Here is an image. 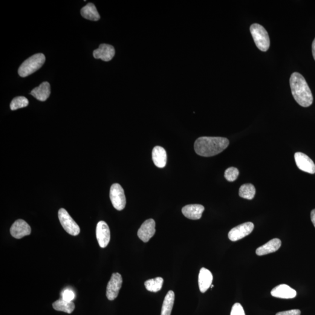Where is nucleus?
<instances>
[{
  "label": "nucleus",
  "instance_id": "1",
  "mask_svg": "<svg viewBox=\"0 0 315 315\" xmlns=\"http://www.w3.org/2000/svg\"><path fill=\"white\" fill-rule=\"evenodd\" d=\"M227 138L219 137H201L195 143V150L199 155L204 157H213L219 154L229 146Z\"/></svg>",
  "mask_w": 315,
  "mask_h": 315
},
{
  "label": "nucleus",
  "instance_id": "2",
  "mask_svg": "<svg viewBox=\"0 0 315 315\" xmlns=\"http://www.w3.org/2000/svg\"><path fill=\"white\" fill-rule=\"evenodd\" d=\"M292 94L300 106H310L313 103V95L305 78L298 73L292 74L290 80Z\"/></svg>",
  "mask_w": 315,
  "mask_h": 315
},
{
  "label": "nucleus",
  "instance_id": "3",
  "mask_svg": "<svg viewBox=\"0 0 315 315\" xmlns=\"http://www.w3.org/2000/svg\"><path fill=\"white\" fill-rule=\"evenodd\" d=\"M45 55L37 53L26 60L18 69V74L21 77H26L33 74L42 67L45 62Z\"/></svg>",
  "mask_w": 315,
  "mask_h": 315
},
{
  "label": "nucleus",
  "instance_id": "4",
  "mask_svg": "<svg viewBox=\"0 0 315 315\" xmlns=\"http://www.w3.org/2000/svg\"><path fill=\"white\" fill-rule=\"evenodd\" d=\"M250 31L254 42L259 50L267 51L270 48V41L269 36L265 28L258 24H253L250 26Z\"/></svg>",
  "mask_w": 315,
  "mask_h": 315
},
{
  "label": "nucleus",
  "instance_id": "5",
  "mask_svg": "<svg viewBox=\"0 0 315 315\" xmlns=\"http://www.w3.org/2000/svg\"><path fill=\"white\" fill-rule=\"evenodd\" d=\"M61 225L68 233L77 236L80 232V228L73 218L65 209H61L58 213Z\"/></svg>",
  "mask_w": 315,
  "mask_h": 315
},
{
  "label": "nucleus",
  "instance_id": "6",
  "mask_svg": "<svg viewBox=\"0 0 315 315\" xmlns=\"http://www.w3.org/2000/svg\"><path fill=\"white\" fill-rule=\"evenodd\" d=\"M110 199L115 209L122 210L125 208L126 199L124 190L118 183L112 184L110 190Z\"/></svg>",
  "mask_w": 315,
  "mask_h": 315
},
{
  "label": "nucleus",
  "instance_id": "7",
  "mask_svg": "<svg viewBox=\"0 0 315 315\" xmlns=\"http://www.w3.org/2000/svg\"><path fill=\"white\" fill-rule=\"evenodd\" d=\"M123 279L119 273L112 274L106 288V297L110 300L116 298L122 285Z\"/></svg>",
  "mask_w": 315,
  "mask_h": 315
},
{
  "label": "nucleus",
  "instance_id": "8",
  "mask_svg": "<svg viewBox=\"0 0 315 315\" xmlns=\"http://www.w3.org/2000/svg\"><path fill=\"white\" fill-rule=\"evenodd\" d=\"M254 229L252 222H248L232 228L228 233V238L231 241L235 242L249 235Z\"/></svg>",
  "mask_w": 315,
  "mask_h": 315
},
{
  "label": "nucleus",
  "instance_id": "9",
  "mask_svg": "<svg viewBox=\"0 0 315 315\" xmlns=\"http://www.w3.org/2000/svg\"><path fill=\"white\" fill-rule=\"evenodd\" d=\"M294 157L297 166L300 170L310 174L315 173V164L308 155L302 152H296Z\"/></svg>",
  "mask_w": 315,
  "mask_h": 315
},
{
  "label": "nucleus",
  "instance_id": "10",
  "mask_svg": "<svg viewBox=\"0 0 315 315\" xmlns=\"http://www.w3.org/2000/svg\"><path fill=\"white\" fill-rule=\"evenodd\" d=\"M96 235L100 247L106 248L111 240V232H110L108 225L106 224V222L103 221L98 222L96 229Z\"/></svg>",
  "mask_w": 315,
  "mask_h": 315
},
{
  "label": "nucleus",
  "instance_id": "11",
  "mask_svg": "<svg viewBox=\"0 0 315 315\" xmlns=\"http://www.w3.org/2000/svg\"><path fill=\"white\" fill-rule=\"evenodd\" d=\"M10 233L14 238L21 239L30 235L31 228L27 222L23 219H18L11 226Z\"/></svg>",
  "mask_w": 315,
  "mask_h": 315
},
{
  "label": "nucleus",
  "instance_id": "12",
  "mask_svg": "<svg viewBox=\"0 0 315 315\" xmlns=\"http://www.w3.org/2000/svg\"><path fill=\"white\" fill-rule=\"evenodd\" d=\"M155 233V222L153 219H147L141 225L137 235L141 241L148 242Z\"/></svg>",
  "mask_w": 315,
  "mask_h": 315
},
{
  "label": "nucleus",
  "instance_id": "13",
  "mask_svg": "<svg viewBox=\"0 0 315 315\" xmlns=\"http://www.w3.org/2000/svg\"><path fill=\"white\" fill-rule=\"evenodd\" d=\"M115 55L114 46L108 44H101L99 47L93 52V56L96 59H101L105 62H109Z\"/></svg>",
  "mask_w": 315,
  "mask_h": 315
},
{
  "label": "nucleus",
  "instance_id": "14",
  "mask_svg": "<svg viewBox=\"0 0 315 315\" xmlns=\"http://www.w3.org/2000/svg\"><path fill=\"white\" fill-rule=\"evenodd\" d=\"M271 296L279 298L291 299L297 296V292L286 284H280L274 288L271 292Z\"/></svg>",
  "mask_w": 315,
  "mask_h": 315
},
{
  "label": "nucleus",
  "instance_id": "15",
  "mask_svg": "<svg viewBox=\"0 0 315 315\" xmlns=\"http://www.w3.org/2000/svg\"><path fill=\"white\" fill-rule=\"evenodd\" d=\"M204 207L200 204H190L182 208V212L186 218L197 220L200 219Z\"/></svg>",
  "mask_w": 315,
  "mask_h": 315
},
{
  "label": "nucleus",
  "instance_id": "16",
  "mask_svg": "<svg viewBox=\"0 0 315 315\" xmlns=\"http://www.w3.org/2000/svg\"><path fill=\"white\" fill-rule=\"evenodd\" d=\"M213 276L212 272L206 268H201L199 275V289L202 293H206L212 285Z\"/></svg>",
  "mask_w": 315,
  "mask_h": 315
},
{
  "label": "nucleus",
  "instance_id": "17",
  "mask_svg": "<svg viewBox=\"0 0 315 315\" xmlns=\"http://www.w3.org/2000/svg\"><path fill=\"white\" fill-rule=\"evenodd\" d=\"M282 242L279 239L275 238L271 240L267 244L261 246L257 249L256 253L258 256H264L268 254L275 252L281 247Z\"/></svg>",
  "mask_w": 315,
  "mask_h": 315
},
{
  "label": "nucleus",
  "instance_id": "18",
  "mask_svg": "<svg viewBox=\"0 0 315 315\" xmlns=\"http://www.w3.org/2000/svg\"><path fill=\"white\" fill-rule=\"evenodd\" d=\"M152 160L155 166L160 168H163L166 166L167 154L166 149L163 147L156 146L152 150Z\"/></svg>",
  "mask_w": 315,
  "mask_h": 315
},
{
  "label": "nucleus",
  "instance_id": "19",
  "mask_svg": "<svg viewBox=\"0 0 315 315\" xmlns=\"http://www.w3.org/2000/svg\"><path fill=\"white\" fill-rule=\"evenodd\" d=\"M31 94L40 101H45L48 99L50 95V85L48 82H43L38 87L35 88L31 91Z\"/></svg>",
  "mask_w": 315,
  "mask_h": 315
},
{
  "label": "nucleus",
  "instance_id": "20",
  "mask_svg": "<svg viewBox=\"0 0 315 315\" xmlns=\"http://www.w3.org/2000/svg\"><path fill=\"white\" fill-rule=\"evenodd\" d=\"M81 14L83 18L91 21H97L100 18L96 7L92 3H88L83 7L81 10Z\"/></svg>",
  "mask_w": 315,
  "mask_h": 315
},
{
  "label": "nucleus",
  "instance_id": "21",
  "mask_svg": "<svg viewBox=\"0 0 315 315\" xmlns=\"http://www.w3.org/2000/svg\"><path fill=\"white\" fill-rule=\"evenodd\" d=\"M175 301V293L173 291H169L165 297L161 315H170Z\"/></svg>",
  "mask_w": 315,
  "mask_h": 315
},
{
  "label": "nucleus",
  "instance_id": "22",
  "mask_svg": "<svg viewBox=\"0 0 315 315\" xmlns=\"http://www.w3.org/2000/svg\"><path fill=\"white\" fill-rule=\"evenodd\" d=\"M53 307L55 310L57 311L71 314L74 311L75 305L73 302H68L63 299H59L53 303Z\"/></svg>",
  "mask_w": 315,
  "mask_h": 315
},
{
  "label": "nucleus",
  "instance_id": "23",
  "mask_svg": "<svg viewBox=\"0 0 315 315\" xmlns=\"http://www.w3.org/2000/svg\"><path fill=\"white\" fill-rule=\"evenodd\" d=\"M256 194V189L252 184L248 183L242 185L240 187V197L248 200H252Z\"/></svg>",
  "mask_w": 315,
  "mask_h": 315
},
{
  "label": "nucleus",
  "instance_id": "24",
  "mask_svg": "<svg viewBox=\"0 0 315 315\" xmlns=\"http://www.w3.org/2000/svg\"><path fill=\"white\" fill-rule=\"evenodd\" d=\"M164 279L162 277H157L155 279L147 280L144 282L147 290L152 293H157L163 287Z\"/></svg>",
  "mask_w": 315,
  "mask_h": 315
},
{
  "label": "nucleus",
  "instance_id": "25",
  "mask_svg": "<svg viewBox=\"0 0 315 315\" xmlns=\"http://www.w3.org/2000/svg\"><path fill=\"white\" fill-rule=\"evenodd\" d=\"M29 101L24 97H18L14 98L10 104V108L12 111L25 108L28 105Z\"/></svg>",
  "mask_w": 315,
  "mask_h": 315
},
{
  "label": "nucleus",
  "instance_id": "26",
  "mask_svg": "<svg viewBox=\"0 0 315 315\" xmlns=\"http://www.w3.org/2000/svg\"><path fill=\"white\" fill-rule=\"evenodd\" d=\"M239 174L238 169L235 167H231L225 170L224 176L228 181L233 182L238 178Z\"/></svg>",
  "mask_w": 315,
  "mask_h": 315
},
{
  "label": "nucleus",
  "instance_id": "27",
  "mask_svg": "<svg viewBox=\"0 0 315 315\" xmlns=\"http://www.w3.org/2000/svg\"><path fill=\"white\" fill-rule=\"evenodd\" d=\"M62 299L68 302H73L75 298V294L73 291L66 289L62 293Z\"/></svg>",
  "mask_w": 315,
  "mask_h": 315
},
{
  "label": "nucleus",
  "instance_id": "28",
  "mask_svg": "<svg viewBox=\"0 0 315 315\" xmlns=\"http://www.w3.org/2000/svg\"><path fill=\"white\" fill-rule=\"evenodd\" d=\"M231 315H245L244 309L239 303H236L233 305Z\"/></svg>",
  "mask_w": 315,
  "mask_h": 315
},
{
  "label": "nucleus",
  "instance_id": "29",
  "mask_svg": "<svg viewBox=\"0 0 315 315\" xmlns=\"http://www.w3.org/2000/svg\"><path fill=\"white\" fill-rule=\"evenodd\" d=\"M276 315H300L299 309H292V310L279 312Z\"/></svg>",
  "mask_w": 315,
  "mask_h": 315
},
{
  "label": "nucleus",
  "instance_id": "30",
  "mask_svg": "<svg viewBox=\"0 0 315 315\" xmlns=\"http://www.w3.org/2000/svg\"><path fill=\"white\" fill-rule=\"evenodd\" d=\"M311 218L312 223H313L315 227V209L312 210L311 212Z\"/></svg>",
  "mask_w": 315,
  "mask_h": 315
},
{
  "label": "nucleus",
  "instance_id": "31",
  "mask_svg": "<svg viewBox=\"0 0 315 315\" xmlns=\"http://www.w3.org/2000/svg\"><path fill=\"white\" fill-rule=\"evenodd\" d=\"M312 54H313V56L315 60V38L314 40L313 43H312Z\"/></svg>",
  "mask_w": 315,
  "mask_h": 315
}]
</instances>
